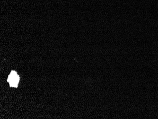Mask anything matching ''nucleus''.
Masks as SVG:
<instances>
[{
  "instance_id": "obj_1",
  "label": "nucleus",
  "mask_w": 158,
  "mask_h": 119,
  "mask_svg": "<svg viewBox=\"0 0 158 119\" xmlns=\"http://www.w3.org/2000/svg\"><path fill=\"white\" fill-rule=\"evenodd\" d=\"M19 78L15 71H11L9 76L8 82L10 83V87H16L18 85Z\"/></svg>"
}]
</instances>
